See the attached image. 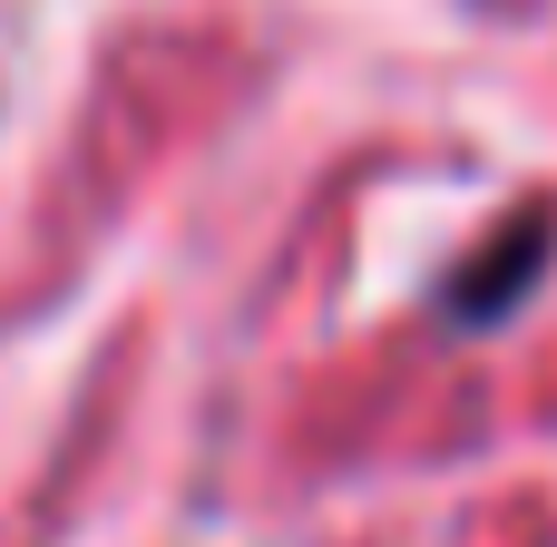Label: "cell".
<instances>
[{"label": "cell", "instance_id": "obj_1", "mask_svg": "<svg viewBox=\"0 0 557 547\" xmlns=\"http://www.w3.org/2000/svg\"><path fill=\"white\" fill-rule=\"evenodd\" d=\"M539 264H548V215H519V225H499V245H490L480 264L450 274L441 313H450V323H499V313L539 284Z\"/></svg>", "mask_w": 557, "mask_h": 547}]
</instances>
